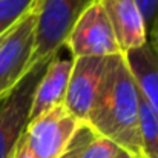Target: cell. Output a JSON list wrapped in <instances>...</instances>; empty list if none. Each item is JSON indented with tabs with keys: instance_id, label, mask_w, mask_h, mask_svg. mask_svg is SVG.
I'll list each match as a JSON object with an SVG mask.
<instances>
[{
	"instance_id": "obj_1",
	"label": "cell",
	"mask_w": 158,
	"mask_h": 158,
	"mask_svg": "<svg viewBox=\"0 0 158 158\" xmlns=\"http://www.w3.org/2000/svg\"><path fill=\"white\" fill-rule=\"evenodd\" d=\"M86 124L97 135L114 141L134 158H143L140 94L121 54L106 58Z\"/></svg>"
},
{
	"instance_id": "obj_2",
	"label": "cell",
	"mask_w": 158,
	"mask_h": 158,
	"mask_svg": "<svg viewBox=\"0 0 158 158\" xmlns=\"http://www.w3.org/2000/svg\"><path fill=\"white\" fill-rule=\"evenodd\" d=\"M95 0H39L35 8L32 66L51 60L64 42L78 17Z\"/></svg>"
},
{
	"instance_id": "obj_3",
	"label": "cell",
	"mask_w": 158,
	"mask_h": 158,
	"mask_svg": "<svg viewBox=\"0 0 158 158\" xmlns=\"http://www.w3.org/2000/svg\"><path fill=\"white\" fill-rule=\"evenodd\" d=\"M48 63L49 60L37 63L25 78L0 100V158L12 157L14 148L28 124L37 83Z\"/></svg>"
},
{
	"instance_id": "obj_4",
	"label": "cell",
	"mask_w": 158,
	"mask_h": 158,
	"mask_svg": "<svg viewBox=\"0 0 158 158\" xmlns=\"http://www.w3.org/2000/svg\"><path fill=\"white\" fill-rule=\"evenodd\" d=\"M64 46L71 57H112L121 51L115 40L112 26L98 0L91 3L71 29ZM123 55V54H121Z\"/></svg>"
},
{
	"instance_id": "obj_5",
	"label": "cell",
	"mask_w": 158,
	"mask_h": 158,
	"mask_svg": "<svg viewBox=\"0 0 158 158\" xmlns=\"http://www.w3.org/2000/svg\"><path fill=\"white\" fill-rule=\"evenodd\" d=\"M81 124L80 120L60 105L28 121L23 134L29 149L37 158H58Z\"/></svg>"
},
{
	"instance_id": "obj_6",
	"label": "cell",
	"mask_w": 158,
	"mask_h": 158,
	"mask_svg": "<svg viewBox=\"0 0 158 158\" xmlns=\"http://www.w3.org/2000/svg\"><path fill=\"white\" fill-rule=\"evenodd\" d=\"M35 8L9 31L0 45V100L8 95L34 68L32 52L37 20Z\"/></svg>"
},
{
	"instance_id": "obj_7",
	"label": "cell",
	"mask_w": 158,
	"mask_h": 158,
	"mask_svg": "<svg viewBox=\"0 0 158 158\" xmlns=\"http://www.w3.org/2000/svg\"><path fill=\"white\" fill-rule=\"evenodd\" d=\"M107 58V57H106ZM103 57L74 58L63 106L81 123H86L94 98L97 95L106 66Z\"/></svg>"
},
{
	"instance_id": "obj_8",
	"label": "cell",
	"mask_w": 158,
	"mask_h": 158,
	"mask_svg": "<svg viewBox=\"0 0 158 158\" xmlns=\"http://www.w3.org/2000/svg\"><path fill=\"white\" fill-rule=\"evenodd\" d=\"M112 26L118 48L124 55L148 43V31L134 0H98Z\"/></svg>"
},
{
	"instance_id": "obj_9",
	"label": "cell",
	"mask_w": 158,
	"mask_h": 158,
	"mask_svg": "<svg viewBox=\"0 0 158 158\" xmlns=\"http://www.w3.org/2000/svg\"><path fill=\"white\" fill-rule=\"evenodd\" d=\"M72 63H74L72 57L60 58V57L54 55L49 60L45 72L42 74V77L37 83L34 98L31 103V109H29L28 121L51 110L55 106L63 105L69 75L72 71Z\"/></svg>"
},
{
	"instance_id": "obj_10",
	"label": "cell",
	"mask_w": 158,
	"mask_h": 158,
	"mask_svg": "<svg viewBox=\"0 0 158 158\" xmlns=\"http://www.w3.org/2000/svg\"><path fill=\"white\" fill-rule=\"evenodd\" d=\"M127 69L137 85L140 95L158 117V57L149 42L124 55Z\"/></svg>"
},
{
	"instance_id": "obj_11",
	"label": "cell",
	"mask_w": 158,
	"mask_h": 158,
	"mask_svg": "<svg viewBox=\"0 0 158 158\" xmlns=\"http://www.w3.org/2000/svg\"><path fill=\"white\" fill-rule=\"evenodd\" d=\"M140 132H141L143 158H158V117L141 95H140Z\"/></svg>"
},
{
	"instance_id": "obj_12",
	"label": "cell",
	"mask_w": 158,
	"mask_h": 158,
	"mask_svg": "<svg viewBox=\"0 0 158 158\" xmlns=\"http://www.w3.org/2000/svg\"><path fill=\"white\" fill-rule=\"evenodd\" d=\"M37 3L39 0H0V37L14 29Z\"/></svg>"
},
{
	"instance_id": "obj_13",
	"label": "cell",
	"mask_w": 158,
	"mask_h": 158,
	"mask_svg": "<svg viewBox=\"0 0 158 158\" xmlns=\"http://www.w3.org/2000/svg\"><path fill=\"white\" fill-rule=\"evenodd\" d=\"M95 135H97V134H95L86 123H83V124L78 127V131L75 132V135L72 137L69 146L66 148V151L58 158H80L81 154H83V151H85V148L94 140Z\"/></svg>"
},
{
	"instance_id": "obj_14",
	"label": "cell",
	"mask_w": 158,
	"mask_h": 158,
	"mask_svg": "<svg viewBox=\"0 0 158 158\" xmlns=\"http://www.w3.org/2000/svg\"><path fill=\"white\" fill-rule=\"evenodd\" d=\"M120 151L121 148H118L114 141L95 135L94 140L85 148L80 158H114Z\"/></svg>"
},
{
	"instance_id": "obj_15",
	"label": "cell",
	"mask_w": 158,
	"mask_h": 158,
	"mask_svg": "<svg viewBox=\"0 0 158 158\" xmlns=\"http://www.w3.org/2000/svg\"><path fill=\"white\" fill-rule=\"evenodd\" d=\"M134 3L137 5V8L143 17V22H144V26L148 31V39H149V34H151L158 17V0H134Z\"/></svg>"
},
{
	"instance_id": "obj_16",
	"label": "cell",
	"mask_w": 158,
	"mask_h": 158,
	"mask_svg": "<svg viewBox=\"0 0 158 158\" xmlns=\"http://www.w3.org/2000/svg\"><path fill=\"white\" fill-rule=\"evenodd\" d=\"M11 158H37L32 154V151L29 149V146L26 143V138H25V134H22V137L19 138Z\"/></svg>"
},
{
	"instance_id": "obj_17",
	"label": "cell",
	"mask_w": 158,
	"mask_h": 158,
	"mask_svg": "<svg viewBox=\"0 0 158 158\" xmlns=\"http://www.w3.org/2000/svg\"><path fill=\"white\" fill-rule=\"evenodd\" d=\"M148 42H149V45L152 46V49L155 51V54H157V57H158V17H157V22H155L154 28H152V31H151V34H149Z\"/></svg>"
},
{
	"instance_id": "obj_18",
	"label": "cell",
	"mask_w": 158,
	"mask_h": 158,
	"mask_svg": "<svg viewBox=\"0 0 158 158\" xmlns=\"http://www.w3.org/2000/svg\"><path fill=\"white\" fill-rule=\"evenodd\" d=\"M114 158H134V157H132L131 154H127L126 151H123V149H121V151H120V152H118Z\"/></svg>"
},
{
	"instance_id": "obj_19",
	"label": "cell",
	"mask_w": 158,
	"mask_h": 158,
	"mask_svg": "<svg viewBox=\"0 0 158 158\" xmlns=\"http://www.w3.org/2000/svg\"><path fill=\"white\" fill-rule=\"evenodd\" d=\"M8 34H9V32H8ZM8 34H5V35H2V37H0V45H2V43H3V40H5V39H6V35H8Z\"/></svg>"
}]
</instances>
